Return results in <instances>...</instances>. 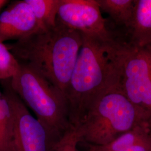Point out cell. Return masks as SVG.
<instances>
[{
    "label": "cell",
    "mask_w": 151,
    "mask_h": 151,
    "mask_svg": "<svg viewBox=\"0 0 151 151\" xmlns=\"http://www.w3.org/2000/svg\"><path fill=\"white\" fill-rule=\"evenodd\" d=\"M82 44L66 92L72 127L83 122L93 104L108 88L116 86L122 41L81 34Z\"/></svg>",
    "instance_id": "cell-1"
},
{
    "label": "cell",
    "mask_w": 151,
    "mask_h": 151,
    "mask_svg": "<svg viewBox=\"0 0 151 151\" xmlns=\"http://www.w3.org/2000/svg\"><path fill=\"white\" fill-rule=\"evenodd\" d=\"M82 44L81 33L57 20L54 27L6 45L19 63L31 67L65 95Z\"/></svg>",
    "instance_id": "cell-2"
},
{
    "label": "cell",
    "mask_w": 151,
    "mask_h": 151,
    "mask_svg": "<svg viewBox=\"0 0 151 151\" xmlns=\"http://www.w3.org/2000/svg\"><path fill=\"white\" fill-rule=\"evenodd\" d=\"M11 88L48 133L52 148L72 128L65 93L28 65L19 63Z\"/></svg>",
    "instance_id": "cell-3"
},
{
    "label": "cell",
    "mask_w": 151,
    "mask_h": 151,
    "mask_svg": "<svg viewBox=\"0 0 151 151\" xmlns=\"http://www.w3.org/2000/svg\"><path fill=\"white\" fill-rule=\"evenodd\" d=\"M149 122H151V116L135 106L114 86L97 99L76 129L81 142L99 146Z\"/></svg>",
    "instance_id": "cell-4"
},
{
    "label": "cell",
    "mask_w": 151,
    "mask_h": 151,
    "mask_svg": "<svg viewBox=\"0 0 151 151\" xmlns=\"http://www.w3.org/2000/svg\"><path fill=\"white\" fill-rule=\"evenodd\" d=\"M116 86L137 108L151 116V50L122 42Z\"/></svg>",
    "instance_id": "cell-5"
},
{
    "label": "cell",
    "mask_w": 151,
    "mask_h": 151,
    "mask_svg": "<svg viewBox=\"0 0 151 151\" xmlns=\"http://www.w3.org/2000/svg\"><path fill=\"white\" fill-rule=\"evenodd\" d=\"M1 82L2 95L9 104L12 116L14 151H50L52 144L43 125L12 89L10 78Z\"/></svg>",
    "instance_id": "cell-6"
},
{
    "label": "cell",
    "mask_w": 151,
    "mask_h": 151,
    "mask_svg": "<svg viewBox=\"0 0 151 151\" xmlns=\"http://www.w3.org/2000/svg\"><path fill=\"white\" fill-rule=\"evenodd\" d=\"M57 20L81 34L115 37L96 0H61Z\"/></svg>",
    "instance_id": "cell-7"
},
{
    "label": "cell",
    "mask_w": 151,
    "mask_h": 151,
    "mask_svg": "<svg viewBox=\"0 0 151 151\" xmlns=\"http://www.w3.org/2000/svg\"><path fill=\"white\" fill-rule=\"evenodd\" d=\"M39 29L30 6L25 0L10 2L0 14V42L22 40Z\"/></svg>",
    "instance_id": "cell-8"
},
{
    "label": "cell",
    "mask_w": 151,
    "mask_h": 151,
    "mask_svg": "<svg viewBox=\"0 0 151 151\" xmlns=\"http://www.w3.org/2000/svg\"><path fill=\"white\" fill-rule=\"evenodd\" d=\"M130 45L138 48L151 46V0H135L133 14L127 29Z\"/></svg>",
    "instance_id": "cell-9"
},
{
    "label": "cell",
    "mask_w": 151,
    "mask_h": 151,
    "mask_svg": "<svg viewBox=\"0 0 151 151\" xmlns=\"http://www.w3.org/2000/svg\"><path fill=\"white\" fill-rule=\"evenodd\" d=\"M151 136V122H146L104 145H88L86 151H120Z\"/></svg>",
    "instance_id": "cell-10"
},
{
    "label": "cell",
    "mask_w": 151,
    "mask_h": 151,
    "mask_svg": "<svg viewBox=\"0 0 151 151\" xmlns=\"http://www.w3.org/2000/svg\"><path fill=\"white\" fill-rule=\"evenodd\" d=\"M102 12L114 23L128 29L132 22L135 0H96Z\"/></svg>",
    "instance_id": "cell-11"
},
{
    "label": "cell",
    "mask_w": 151,
    "mask_h": 151,
    "mask_svg": "<svg viewBox=\"0 0 151 151\" xmlns=\"http://www.w3.org/2000/svg\"><path fill=\"white\" fill-rule=\"evenodd\" d=\"M38 22L39 29H47L56 25L61 0H25Z\"/></svg>",
    "instance_id": "cell-12"
},
{
    "label": "cell",
    "mask_w": 151,
    "mask_h": 151,
    "mask_svg": "<svg viewBox=\"0 0 151 151\" xmlns=\"http://www.w3.org/2000/svg\"><path fill=\"white\" fill-rule=\"evenodd\" d=\"M0 151H14L11 109L0 90Z\"/></svg>",
    "instance_id": "cell-13"
},
{
    "label": "cell",
    "mask_w": 151,
    "mask_h": 151,
    "mask_svg": "<svg viewBox=\"0 0 151 151\" xmlns=\"http://www.w3.org/2000/svg\"><path fill=\"white\" fill-rule=\"evenodd\" d=\"M19 67L16 60L6 44L0 42V81L11 78Z\"/></svg>",
    "instance_id": "cell-14"
},
{
    "label": "cell",
    "mask_w": 151,
    "mask_h": 151,
    "mask_svg": "<svg viewBox=\"0 0 151 151\" xmlns=\"http://www.w3.org/2000/svg\"><path fill=\"white\" fill-rule=\"evenodd\" d=\"M81 142L76 128L72 127L50 150V151H77V147Z\"/></svg>",
    "instance_id": "cell-15"
},
{
    "label": "cell",
    "mask_w": 151,
    "mask_h": 151,
    "mask_svg": "<svg viewBox=\"0 0 151 151\" xmlns=\"http://www.w3.org/2000/svg\"><path fill=\"white\" fill-rule=\"evenodd\" d=\"M120 151H151V136Z\"/></svg>",
    "instance_id": "cell-16"
},
{
    "label": "cell",
    "mask_w": 151,
    "mask_h": 151,
    "mask_svg": "<svg viewBox=\"0 0 151 151\" xmlns=\"http://www.w3.org/2000/svg\"><path fill=\"white\" fill-rule=\"evenodd\" d=\"M10 2V1L8 0H0V11L4 7L8 5Z\"/></svg>",
    "instance_id": "cell-17"
},
{
    "label": "cell",
    "mask_w": 151,
    "mask_h": 151,
    "mask_svg": "<svg viewBox=\"0 0 151 151\" xmlns=\"http://www.w3.org/2000/svg\"><path fill=\"white\" fill-rule=\"evenodd\" d=\"M148 47V48H149L150 49H151V46H150V47Z\"/></svg>",
    "instance_id": "cell-18"
}]
</instances>
